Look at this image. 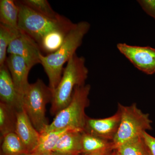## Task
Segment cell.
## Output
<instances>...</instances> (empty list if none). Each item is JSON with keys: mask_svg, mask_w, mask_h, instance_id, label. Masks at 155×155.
I'll return each instance as SVG.
<instances>
[{"mask_svg": "<svg viewBox=\"0 0 155 155\" xmlns=\"http://www.w3.org/2000/svg\"><path fill=\"white\" fill-rule=\"evenodd\" d=\"M121 114V122L113 140L115 150L120 145L140 137L144 132L152 130V122L148 114L143 113L134 103L130 106L118 104Z\"/></svg>", "mask_w": 155, "mask_h": 155, "instance_id": "8992f818", "label": "cell"}, {"mask_svg": "<svg viewBox=\"0 0 155 155\" xmlns=\"http://www.w3.org/2000/svg\"><path fill=\"white\" fill-rule=\"evenodd\" d=\"M69 32L57 30L48 34L39 44L41 50L46 55L55 52L61 47Z\"/></svg>", "mask_w": 155, "mask_h": 155, "instance_id": "ac0fdd59", "label": "cell"}, {"mask_svg": "<svg viewBox=\"0 0 155 155\" xmlns=\"http://www.w3.org/2000/svg\"><path fill=\"white\" fill-rule=\"evenodd\" d=\"M15 133L22 141L28 154L32 152L38 143L40 133L34 127L23 109L17 112Z\"/></svg>", "mask_w": 155, "mask_h": 155, "instance_id": "7c38bea8", "label": "cell"}, {"mask_svg": "<svg viewBox=\"0 0 155 155\" xmlns=\"http://www.w3.org/2000/svg\"><path fill=\"white\" fill-rule=\"evenodd\" d=\"M111 155H116V150H114V152L112 153V154Z\"/></svg>", "mask_w": 155, "mask_h": 155, "instance_id": "4316f807", "label": "cell"}, {"mask_svg": "<svg viewBox=\"0 0 155 155\" xmlns=\"http://www.w3.org/2000/svg\"><path fill=\"white\" fill-rule=\"evenodd\" d=\"M121 119L119 109L114 115L107 118L93 119L87 117L84 131L113 141L119 129Z\"/></svg>", "mask_w": 155, "mask_h": 155, "instance_id": "9c48e42d", "label": "cell"}, {"mask_svg": "<svg viewBox=\"0 0 155 155\" xmlns=\"http://www.w3.org/2000/svg\"><path fill=\"white\" fill-rule=\"evenodd\" d=\"M118 51L140 71L148 75L155 74V48L118 43Z\"/></svg>", "mask_w": 155, "mask_h": 155, "instance_id": "52a82bcc", "label": "cell"}, {"mask_svg": "<svg viewBox=\"0 0 155 155\" xmlns=\"http://www.w3.org/2000/svg\"><path fill=\"white\" fill-rule=\"evenodd\" d=\"M90 28V24L86 21L75 23L58 51L47 55H41V64L47 75L48 86L53 92L62 78L64 65L76 54V50L82 45L84 38Z\"/></svg>", "mask_w": 155, "mask_h": 155, "instance_id": "6da1fadb", "label": "cell"}, {"mask_svg": "<svg viewBox=\"0 0 155 155\" xmlns=\"http://www.w3.org/2000/svg\"><path fill=\"white\" fill-rule=\"evenodd\" d=\"M17 111L15 108L0 103V133L1 139L12 133H15L17 123Z\"/></svg>", "mask_w": 155, "mask_h": 155, "instance_id": "2e32d148", "label": "cell"}, {"mask_svg": "<svg viewBox=\"0 0 155 155\" xmlns=\"http://www.w3.org/2000/svg\"><path fill=\"white\" fill-rule=\"evenodd\" d=\"M6 65L17 92L23 98L30 84L28 78L31 69L23 58L15 55L9 54Z\"/></svg>", "mask_w": 155, "mask_h": 155, "instance_id": "30bf717a", "label": "cell"}, {"mask_svg": "<svg viewBox=\"0 0 155 155\" xmlns=\"http://www.w3.org/2000/svg\"><path fill=\"white\" fill-rule=\"evenodd\" d=\"M143 138L147 149L149 155H155V137L147 132H144L143 134Z\"/></svg>", "mask_w": 155, "mask_h": 155, "instance_id": "cb8c5ba5", "label": "cell"}, {"mask_svg": "<svg viewBox=\"0 0 155 155\" xmlns=\"http://www.w3.org/2000/svg\"><path fill=\"white\" fill-rule=\"evenodd\" d=\"M82 132L78 130H68L59 140L53 152L67 155L81 154Z\"/></svg>", "mask_w": 155, "mask_h": 155, "instance_id": "4fadbf2b", "label": "cell"}, {"mask_svg": "<svg viewBox=\"0 0 155 155\" xmlns=\"http://www.w3.org/2000/svg\"><path fill=\"white\" fill-rule=\"evenodd\" d=\"M137 2L142 10L155 20V0H138Z\"/></svg>", "mask_w": 155, "mask_h": 155, "instance_id": "603a6c76", "label": "cell"}, {"mask_svg": "<svg viewBox=\"0 0 155 155\" xmlns=\"http://www.w3.org/2000/svg\"><path fill=\"white\" fill-rule=\"evenodd\" d=\"M91 89L89 84L76 87L69 104L55 116L43 132L67 128L83 131L88 117L85 110L89 105Z\"/></svg>", "mask_w": 155, "mask_h": 155, "instance_id": "277c9868", "label": "cell"}, {"mask_svg": "<svg viewBox=\"0 0 155 155\" xmlns=\"http://www.w3.org/2000/svg\"><path fill=\"white\" fill-rule=\"evenodd\" d=\"M20 32L19 29L12 28L0 23V67L6 65L8 47Z\"/></svg>", "mask_w": 155, "mask_h": 155, "instance_id": "ffe728a7", "label": "cell"}, {"mask_svg": "<svg viewBox=\"0 0 155 155\" xmlns=\"http://www.w3.org/2000/svg\"><path fill=\"white\" fill-rule=\"evenodd\" d=\"M1 155H27L28 153L15 133L9 134L2 138Z\"/></svg>", "mask_w": 155, "mask_h": 155, "instance_id": "d6986e66", "label": "cell"}, {"mask_svg": "<svg viewBox=\"0 0 155 155\" xmlns=\"http://www.w3.org/2000/svg\"><path fill=\"white\" fill-rule=\"evenodd\" d=\"M69 130L72 129L67 128L40 133L37 145L33 151L29 154H41L52 152L61 136Z\"/></svg>", "mask_w": 155, "mask_h": 155, "instance_id": "e0dca14e", "label": "cell"}, {"mask_svg": "<svg viewBox=\"0 0 155 155\" xmlns=\"http://www.w3.org/2000/svg\"><path fill=\"white\" fill-rule=\"evenodd\" d=\"M0 103L23 110V97L17 92L6 65L0 67Z\"/></svg>", "mask_w": 155, "mask_h": 155, "instance_id": "8fae6325", "label": "cell"}, {"mask_svg": "<svg viewBox=\"0 0 155 155\" xmlns=\"http://www.w3.org/2000/svg\"><path fill=\"white\" fill-rule=\"evenodd\" d=\"M116 155H119V154H118V153H117V152H116Z\"/></svg>", "mask_w": 155, "mask_h": 155, "instance_id": "83f0119b", "label": "cell"}, {"mask_svg": "<svg viewBox=\"0 0 155 155\" xmlns=\"http://www.w3.org/2000/svg\"><path fill=\"white\" fill-rule=\"evenodd\" d=\"M19 8L16 1H0V23L12 28L19 29Z\"/></svg>", "mask_w": 155, "mask_h": 155, "instance_id": "9a60e30c", "label": "cell"}, {"mask_svg": "<svg viewBox=\"0 0 155 155\" xmlns=\"http://www.w3.org/2000/svg\"><path fill=\"white\" fill-rule=\"evenodd\" d=\"M53 97V91L39 78L29 84L23 96V109L40 133L49 125L46 117V107L48 104L51 103Z\"/></svg>", "mask_w": 155, "mask_h": 155, "instance_id": "5b68a950", "label": "cell"}, {"mask_svg": "<svg viewBox=\"0 0 155 155\" xmlns=\"http://www.w3.org/2000/svg\"><path fill=\"white\" fill-rule=\"evenodd\" d=\"M115 150L119 155H149L143 136L122 143Z\"/></svg>", "mask_w": 155, "mask_h": 155, "instance_id": "44dd1931", "label": "cell"}, {"mask_svg": "<svg viewBox=\"0 0 155 155\" xmlns=\"http://www.w3.org/2000/svg\"><path fill=\"white\" fill-rule=\"evenodd\" d=\"M16 2L19 10L18 28L38 45L50 32L57 30L69 31L75 25L64 16L61 15L58 18L51 19L33 11L20 1Z\"/></svg>", "mask_w": 155, "mask_h": 155, "instance_id": "3957f363", "label": "cell"}, {"mask_svg": "<svg viewBox=\"0 0 155 155\" xmlns=\"http://www.w3.org/2000/svg\"><path fill=\"white\" fill-rule=\"evenodd\" d=\"M7 53L23 58L30 69L37 64H41L40 57L42 54L36 42L21 31L9 45Z\"/></svg>", "mask_w": 155, "mask_h": 155, "instance_id": "ba28073f", "label": "cell"}, {"mask_svg": "<svg viewBox=\"0 0 155 155\" xmlns=\"http://www.w3.org/2000/svg\"><path fill=\"white\" fill-rule=\"evenodd\" d=\"M81 154L115 150L113 141L100 138L84 131L81 137Z\"/></svg>", "mask_w": 155, "mask_h": 155, "instance_id": "5bb4252c", "label": "cell"}, {"mask_svg": "<svg viewBox=\"0 0 155 155\" xmlns=\"http://www.w3.org/2000/svg\"><path fill=\"white\" fill-rule=\"evenodd\" d=\"M85 58L76 54L68 61L60 83L53 92L50 113L55 116L71 102L75 87L85 84L89 71Z\"/></svg>", "mask_w": 155, "mask_h": 155, "instance_id": "7a4b0ae2", "label": "cell"}, {"mask_svg": "<svg viewBox=\"0 0 155 155\" xmlns=\"http://www.w3.org/2000/svg\"><path fill=\"white\" fill-rule=\"evenodd\" d=\"M27 155H67L64 154L60 153L52 152L45 153L41 154H28Z\"/></svg>", "mask_w": 155, "mask_h": 155, "instance_id": "484cf974", "label": "cell"}, {"mask_svg": "<svg viewBox=\"0 0 155 155\" xmlns=\"http://www.w3.org/2000/svg\"><path fill=\"white\" fill-rule=\"evenodd\" d=\"M21 3L39 14L51 19L61 16L53 10L47 0H22Z\"/></svg>", "mask_w": 155, "mask_h": 155, "instance_id": "7402d4cb", "label": "cell"}, {"mask_svg": "<svg viewBox=\"0 0 155 155\" xmlns=\"http://www.w3.org/2000/svg\"><path fill=\"white\" fill-rule=\"evenodd\" d=\"M114 150H107L105 151L99 152H96L90 153L80 154L78 155H111Z\"/></svg>", "mask_w": 155, "mask_h": 155, "instance_id": "d4e9b609", "label": "cell"}]
</instances>
